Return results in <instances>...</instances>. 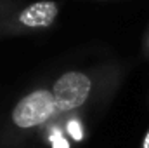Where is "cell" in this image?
I'll use <instances>...</instances> for the list:
<instances>
[{"label": "cell", "mask_w": 149, "mask_h": 148, "mask_svg": "<svg viewBox=\"0 0 149 148\" xmlns=\"http://www.w3.org/2000/svg\"><path fill=\"white\" fill-rule=\"evenodd\" d=\"M125 77L120 63L108 61L88 68L66 70L50 84L56 106L61 115L83 111L111 101Z\"/></svg>", "instance_id": "obj_1"}, {"label": "cell", "mask_w": 149, "mask_h": 148, "mask_svg": "<svg viewBox=\"0 0 149 148\" xmlns=\"http://www.w3.org/2000/svg\"><path fill=\"white\" fill-rule=\"evenodd\" d=\"M61 117L50 85H37L24 92L5 117L0 129V148H14L38 136L52 120Z\"/></svg>", "instance_id": "obj_2"}, {"label": "cell", "mask_w": 149, "mask_h": 148, "mask_svg": "<svg viewBox=\"0 0 149 148\" xmlns=\"http://www.w3.org/2000/svg\"><path fill=\"white\" fill-rule=\"evenodd\" d=\"M61 12V4L57 0H37L23 4L21 7L10 11L0 18V38L37 35L50 30Z\"/></svg>", "instance_id": "obj_3"}, {"label": "cell", "mask_w": 149, "mask_h": 148, "mask_svg": "<svg viewBox=\"0 0 149 148\" xmlns=\"http://www.w3.org/2000/svg\"><path fill=\"white\" fill-rule=\"evenodd\" d=\"M23 5V0H0V18Z\"/></svg>", "instance_id": "obj_4"}, {"label": "cell", "mask_w": 149, "mask_h": 148, "mask_svg": "<svg viewBox=\"0 0 149 148\" xmlns=\"http://www.w3.org/2000/svg\"><path fill=\"white\" fill-rule=\"evenodd\" d=\"M142 47H144V54L149 58V30L144 35V40H142Z\"/></svg>", "instance_id": "obj_5"}, {"label": "cell", "mask_w": 149, "mask_h": 148, "mask_svg": "<svg viewBox=\"0 0 149 148\" xmlns=\"http://www.w3.org/2000/svg\"><path fill=\"white\" fill-rule=\"evenodd\" d=\"M141 148H149V127L148 131H146V134H144V140H142V147Z\"/></svg>", "instance_id": "obj_6"}]
</instances>
